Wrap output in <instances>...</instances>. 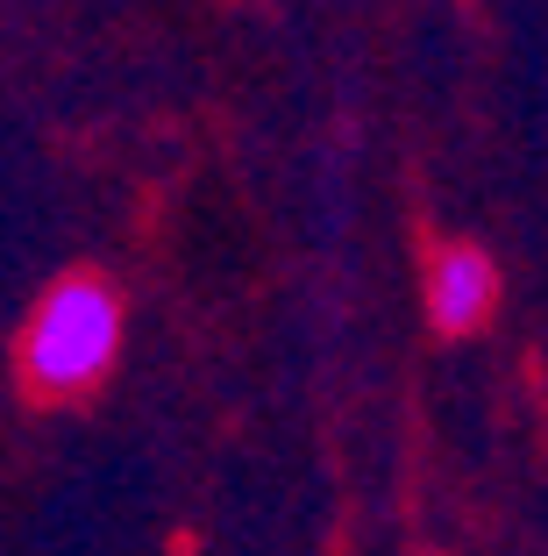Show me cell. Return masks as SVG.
<instances>
[{
	"label": "cell",
	"mask_w": 548,
	"mask_h": 556,
	"mask_svg": "<svg viewBox=\"0 0 548 556\" xmlns=\"http://www.w3.org/2000/svg\"><path fill=\"white\" fill-rule=\"evenodd\" d=\"M114 350H122V293L100 271H65L29 307L22 378L36 400H79L114 371Z\"/></svg>",
	"instance_id": "obj_1"
},
{
	"label": "cell",
	"mask_w": 548,
	"mask_h": 556,
	"mask_svg": "<svg viewBox=\"0 0 548 556\" xmlns=\"http://www.w3.org/2000/svg\"><path fill=\"white\" fill-rule=\"evenodd\" d=\"M492 300H499V271L477 243H442L428 257V321L442 336H470V328L492 321Z\"/></svg>",
	"instance_id": "obj_2"
}]
</instances>
